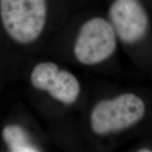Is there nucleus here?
I'll return each instance as SVG.
<instances>
[{
  "instance_id": "6",
  "label": "nucleus",
  "mask_w": 152,
  "mask_h": 152,
  "mask_svg": "<svg viewBox=\"0 0 152 152\" xmlns=\"http://www.w3.org/2000/svg\"><path fill=\"white\" fill-rule=\"evenodd\" d=\"M3 139L10 151L36 152L38 148L31 141L25 129L18 125H8L3 130Z\"/></svg>"
},
{
  "instance_id": "3",
  "label": "nucleus",
  "mask_w": 152,
  "mask_h": 152,
  "mask_svg": "<svg viewBox=\"0 0 152 152\" xmlns=\"http://www.w3.org/2000/svg\"><path fill=\"white\" fill-rule=\"evenodd\" d=\"M117 46L113 26L102 18H93L80 28L74 53L76 59L86 65L97 64L111 57Z\"/></svg>"
},
{
  "instance_id": "1",
  "label": "nucleus",
  "mask_w": 152,
  "mask_h": 152,
  "mask_svg": "<svg viewBox=\"0 0 152 152\" xmlns=\"http://www.w3.org/2000/svg\"><path fill=\"white\" fill-rule=\"evenodd\" d=\"M0 16L8 35L14 41L28 44L43 31L46 0H0Z\"/></svg>"
},
{
  "instance_id": "5",
  "label": "nucleus",
  "mask_w": 152,
  "mask_h": 152,
  "mask_svg": "<svg viewBox=\"0 0 152 152\" xmlns=\"http://www.w3.org/2000/svg\"><path fill=\"white\" fill-rule=\"evenodd\" d=\"M109 17L116 35L125 43H135L145 36L148 18L139 0H115Z\"/></svg>"
},
{
  "instance_id": "7",
  "label": "nucleus",
  "mask_w": 152,
  "mask_h": 152,
  "mask_svg": "<svg viewBox=\"0 0 152 152\" xmlns=\"http://www.w3.org/2000/svg\"><path fill=\"white\" fill-rule=\"evenodd\" d=\"M139 151H151V150H140Z\"/></svg>"
},
{
  "instance_id": "2",
  "label": "nucleus",
  "mask_w": 152,
  "mask_h": 152,
  "mask_svg": "<svg viewBox=\"0 0 152 152\" xmlns=\"http://www.w3.org/2000/svg\"><path fill=\"white\" fill-rule=\"evenodd\" d=\"M145 112V103L134 94L127 93L98 102L91 113V125L98 135L124 130L138 123Z\"/></svg>"
},
{
  "instance_id": "4",
  "label": "nucleus",
  "mask_w": 152,
  "mask_h": 152,
  "mask_svg": "<svg viewBox=\"0 0 152 152\" xmlns=\"http://www.w3.org/2000/svg\"><path fill=\"white\" fill-rule=\"evenodd\" d=\"M31 82L36 89L46 91L60 102H75L80 91V86L73 74L59 69L54 63L44 62L33 69Z\"/></svg>"
}]
</instances>
